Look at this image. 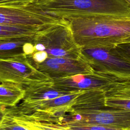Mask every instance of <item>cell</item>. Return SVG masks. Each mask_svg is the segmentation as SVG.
I'll use <instances>...</instances> for the list:
<instances>
[{
  "instance_id": "1",
  "label": "cell",
  "mask_w": 130,
  "mask_h": 130,
  "mask_svg": "<svg viewBox=\"0 0 130 130\" xmlns=\"http://www.w3.org/2000/svg\"><path fill=\"white\" fill-rule=\"evenodd\" d=\"M66 20L81 48L113 47L130 37V17H80Z\"/></svg>"
},
{
  "instance_id": "2",
  "label": "cell",
  "mask_w": 130,
  "mask_h": 130,
  "mask_svg": "<svg viewBox=\"0 0 130 130\" xmlns=\"http://www.w3.org/2000/svg\"><path fill=\"white\" fill-rule=\"evenodd\" d=\"M30 5L44 13L64 19L80 17H130V6L124 0H43Z\"/></svg>"
},
{
  "instance_id": "3",
  "label": "cell",
  "mask_w": 130,
  "mask_h": 130,
  "mask_svg": "<svg viewBox=\"0 0 130 130\" xmlns=\"http://www.w3.org/2000/svg\"><path fill=\"white\" fill-rule=\"evenodd\" d=\"M35 52L45 51L48 57L78 58L82 57L81 48L74 39L68 20L45 26L34 35Z\"/></svg>"
},
{
  "instance_id": "4",
  "label": "cell",
  "mask_w": 130,
  "mask_h": 130,
  "mask_svg": "<svg viewBox=\"0 0 130 130\" xmlns=\"http://www.w3.org/2000/svg\"><path fill=\"white\" fill-rule=\"evenodd\" d=\"M81 53L94 73L110 77L117 82L130 81V58L115 47L81 48Z\"/></svg>"
},
{
  "instance_id": "5",
  "label": "cell",
  "mask_w": 130,
  "mask_h": 130,
  "mask_svg": "<svg viewBox=\"0 0 130 130\" xmlns=\"http://www.w3.org/2000/svg\"><path fill=\"white\" fill-rule=\"evenodd\" d=\"M52 81V78L35 68L27 56L0 59V83H13L24 88Z\"/></svg>"
},
{
  "instance_id": "6",
  "label": "cell",
  "mask_w": 130,
  "mask_h": 130,
  "mask_svg": "<svg viewBox=\"0 0 130 130\" xmlns=\"http://www.w3.org/2000/svg\"><path fill=\"white\" fill-rule=\"evenodd\" d=\"M62 18L44 13L32 6L0 5V24L30 26L40 28L55 23Z\"/></svg>"
},
{
  "instance_id": "7",
  "label": "cell",
  "mask_w": 130,
  "mask_h": 130,
  "mask_svg": "<svg viewBox=\"0 0 130 130\" xmlns=\"http://www.w3.org/2000/svg\"><path fill=\"white\" fill-rule=\"evenodd\" d=\"M85 91L72 92L41 103L38 108L31 114L17 116L39 121L60 124L64 122L71 114L72 107L76 99Z\"/></svg>"
},
{
  "instance_id": "8",
  "label": "cell",
  "mask_w": 130,
  "mask_h": 130,
  "mask_svg": "<svg viewBox=\"0 0 130 130\" xmlns=\"http://www.w3.org/2000/svg\"><path fill=\"white\" fill-rule=\"evenodd\" d=\"M23 88L25 93L22 103L8 107L9 116L11 117L29 115L38 108L42 101L71 93L55 88L53 86V81L34 84Z\"/></svg>"
},
{
  "instance_id": "9",
  "label": "cell",
  "mask_w": 130,
  "mask_h": 130,
  "mask_svg": "<svg viewBox=\"0 0 130 130\" xmlns=\"http://www.w3.org/2000/svg\"><path fill=\"white\" fill-rule=\"evenodd\" d=\"M71 120L118 129L130 128V111L108 108H94L76 112Z\"/></svg>"
},
{
  "instance_id": "10",
  "label": "cell",
  "mask_w": 130,
  "mask_h": 130,
  "mask_svg": "<svg viewBox=\"0 0 130 130\" xmlns=\"http://www.w3.org/2000/svg\"><path fill=\"white\" fill-rule=\"evenodd\" d=\"M34 66L52 79L79 74L94 73L93 69L83 55L78 58L48 57L43 62Z\"/></svg>"
},
{
  "instance_id": "11",
  "label": "cell",
  "mask_w": 130,
  "mask_h": 130,
  "mask_svg": "<svg viewBox=\"0 0 130 130\" xmlns=\"http://www.w3.org/2000/svg\"><path fill=\"white\" fill-rule=\"evenodd\" d=\"M53 79V86L62 91L72 93L104 88L117 82L114 79L103 75L79 74Z\"/></svg>"
},
{
  "instance_id": "12",
  "label": "cell",
  "mask_w": 130,
  "mask_h": 130,
  "mask_svg": "<svg viewBox=\"0 0 130 130\" xmlns=\"http://www.w3.org/2000/svg\"><path fill=\"white\" fill-rule=\"evenodd\" d=\"M105 108L130 111V81L116 82L103 88Z\"/></svg>"
},
{
  "instance_id": "13",
  "label": "cell",
  "mask_w": 130,
  "mask_h": 130,
  "mask_svg": "<svg viewBox=\"0 0 130 130\" xmlns=\"http://www.w3.org/2000/svg\"><path fill=\"white\" fill-rule=\"evenodd\" d=\"M34 36H24L0 38V59L27 56L24 52V45L34 42Z\"/></svg>"
},
{
  "instance_id": "14",
  "label": "cell",
  "mask_w": 130,
  "mask_h": 130,
  "mask_svg": "<svg viewBox=\"0 0 130 130\" xmlns=\"http://www.w3.org/2000/svg\"><path fill=\"white\" fill-rule=\"evenodd\" d=\"M23 87L10 82L0 83V105L7 107H14L24 97Z\"/></svg>"
},
{
  "instance_id": "15",
  "label": "cell",
  "mask_w": 130,
  "mask_h": 130,
  "mask_svg": "<svg viewBox=\"0 0 130 130\" xmlns=\"http://www.w3.org/2000/svg\"><path fill=\"white\" fill-rule=\"evenodd\" d=\"M13 119L28 130H71L62 124L29 120L20 117H13Z\"/></svg>"
},
{
  "instance_id": "16",
  "label": "cell",
  "mask_w": 130,
  "mask_h": 130,
  "mask_svg": "<svg viewBox=\"0 0 130 130\" xmlns=\"http://www.w3.org/2000/svg\"><path fill=\"white\" fill-rule=\"evenodd\" d=\"M40 28H41L36 26H12L0 24V38L24 36H34Z\"/></svg>"
},
{
  "instance_id": "17",
  "label": "cell",
  "mask_w": 130,
  "mask_h": 130,
  "mask_svg": "<svg viewBox=\"0 0 130 130\" xmlns=\"http://www.w3.org/2000/svg\"><path fill=\"white\" fill-rule=\"evenodd\" d=\"M62 124L71 130H125L99 124L85 123L75 120H71Z\"/></svg>"
},
{
  "instance_id": "18",
  "label": "cell",
  "mask_w": 130,
  "mask_h": 130,
  "mask_svg": "<svg viewBox=\"0 0 130 130\" xmlns=\"http://www.w3.org/2000/svg\"><path fill=\"white\" fill-rule=\"evenodd\" d=\"M0 130H28L23 126L16 122L12 117L0 126Z\"/></svg>"
},
{
  "instance_id": "19",
  "label": "cell",
  "mask_w": 130,
  "mask_h": 130,
  "mask_svg": "<svg viewBox=\"0 0 130 130\" xmlns=\"http://www.w3.org/2000/svg\"><path fill=\"white\" fill-rule=\"evenodd\" d=\"M27 57L34 65L43 62L48 57V56L46 51H39L34 52L30 56Z\"/></svg>"
},
{
  "instance_id": "20",
  "label": "cell",
  "mask_w": 130,
  "mask_h": 130,
  "mask_svg": "<svg viewBox=\"0 0 130 130\" xmlns=\"http://www.w3.org/2000/svg\"><path fill=\"white\" fill-rule=\"evenodd\" d=\"M7 107L0 105V126L4 122L9 120L11 117L9 116V109Z\"/></svg>"
},
{
  "instance_id": "21",
  "label": "cell",
  "mask_w": 130,
  "mask_h": 130,
  "mask_svg": "<svg viewBox=\"0 0 130 130\" xmlns=\"http://www.w3.org/2000/svg\"><path fill=\"white\" fill-rule=\"evenodd\" d=\"M115 48L119 52L130 58V42L119 44L115 46Z\"/></svg>"
},
{
  "instance_id": "22",
  "label": "cell",
  "mask_w": 130,
  "mask_h": 130,
  "mask_svg": "<svg viewBox=\"0 0 130 130\" xmlns=\"http://www.w3.org/2000/svg\"><path fill=\"white\" fill-rule=\"evenodd\" d=\"M16 0H0V5L11 6L13 5Z\"/></svg>"
},
{
  "instance_id": "23",
  "label": "cell",
  "mask_w": 130,
  "mask_h": 130,
  "mask_svg": "<svg viewBox=\"0 0 130 130\" xmlns=\"http://www.w3.org/2000/svg\"><path fill=\"white\" fill-rule=\"evenodd\" d=\"M126 42H130V37L128 38L127 39H126L124 43H126Z\"/></svg>"
},
{
  "instance_id": "24",
  "label": "cell",
  "mask_w": 130,
  "mask_h": 130,
  "mask_svg": "<svg viewBox=\"0 0 130 130\" xmlns=\"http://www.w3.org/2000/svg\"><path fill=\"white\" fill-rule=\"evenodd\" d=\"M130 6V0H124Z\"/></svg>"
},
{
  "instance_id": "25",
  "label": "cell",
  "mask_w": 130,
  "mask_h": 130,
  "mask_svg": "<svg viewBox=\"0 0 130 130\" xmlns=\"http://www.w3.org/2000/svg\"><path fill=\"white\" fill-rule=\"evenodd\" d=\"M34 1L33 3L34 2H39V1H43V0H32Z\"/></svg>"
},
{
  "instance_id": "26",
  "label": "cell",
  "mask_w": 130,
  "mask_h": 130,
  "mask_svg": "<svg viewBox=\"0 0 130 130\" xmlns=\"http://www.w3.org/2000/svg\"><path fill=\"white\" fill-rule=\"evenodd\" d=\"M127 130H130V128H129V129H127Z\"/></svg>"
}]
</instances>
